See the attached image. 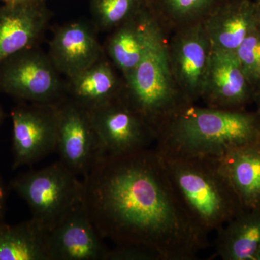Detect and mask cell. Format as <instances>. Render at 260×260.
<instances>
[{
	"label": "cell",
	"mask_w": 260,
	"mask_h": 260,
	"mask_svg": "<svg viewBox=\"0 0 260 260\" xmlns=\"http://www.w3.org/2000/svg\"><path fill=\"white\" fill-rule=\"evenodd\" d=\"M84 208L99 235L147 246L162 260H193L209 246L172 184L160 154L148 148L104 155L83 177Z\"/></svg>",
	"instance_id": "1"
},
{
	"label": "cell",
	"mask_w": 260,
	"mask_h": 260,
	"mask_svg": "<svg viewBox=\"0 0 260 260\" xmlns=\"http://www.w3.org/2000/svg\"><path fill=\"white\" fill-rule=\"evenodd\" d=\"M260 143V113L189 104L157 133L160 151L220 158L232 149Z\"/></svg>",
	"instance_id": "2"
},
{
	"label": "cell",
	"mask_w": 260,
	"mask_h": 260,
	"mask_svg": "<svg viewBox=\"0 0 260 260\" xmlns=\"http://www.w3.org/2000/svg\"><path fill=\"white\" fill-rule=\"evenodd\" d=\"M157 150L178 198L203 232L218 230L244 209L218 158Z\"/></svg>",
	"instance_id": "3"
},
{
	"label": "cell",
	"mask_w": 260,
	"mask_h": 260,
	"mask_svg": "<svg viewBox=\"0 0 260 260\" xmlns=\"http://www.w3.org/2000/svg\"><path fill=\"white\" fill-rule=\"evenodd\" d=\"M124 80L121 97L156 133L171 118L189 105L171 70L167 35L154 44Z\"/></svg>",
	"instance_id": "4"
},
{
	"label": "cell",
	"mask_w": 260,
	"mask_h": 260,
	"mask_svg": "<svg viewBox=\"0 0 260 260\" xmlns=\"http://www.w3.org/2000/svg\"><path fill=\"white\" fill-rule=\"evenodd\" d=\"M10 186L26 202L31 218L46 233L83 203V179L60 160L20 174Z\"/></svg>",
	"instance_id": "5"
},
{
	"label": "cell",
	"mask_w": 260,
	"mask_h": 260,
	"mask_svg": "<svg viewBox=\"0 0 260 260\" xmlns=\"http://www.w3.org/2000/svg\"><path fill=\"white\" fill-rule=\"evenodd\" d=\"M60 75L49 54L30 48L0 63V90L21 102L57 104L65 97Z\"/></svg>",
	"instance_id": "6"
},
{
	"label": "cell",
	"mask_w": 260,
	"mask_h": 260,
	"mask_svg": "<svg viewBox=\"0 0 260 260\" xmlns=\"http://www.w3.org/2000/svg\"><path fill=\"white\" fill-rule=\"evenodd\" d=\"M88 112L104 155H129L156 142L155 130L121 97Z\"/></svg>",
	"instance_id": "7"
},
{
	"label": "cell",
	"mask_w": 260,
	"mask_h": 260,
	"mask_svg": "<svg viewBox=\"0 0 260 260\" xmlns=\"http://www.w3.org/2000/svg\"><path fill=\"white\" fill-rule=\"evenodd\" d=\"M169 64L178 87L189 104L201 99L213 47L203 23L177 29L167 39Z\"/></svg>",
	"instance_id": "8"
},
{
	"label": "cell",
	"mask_w": 260,
	"mask_h": 260,
	"mask_svg": "<svg viewBox=\"0 0 260 260\" xmlns=\"http://www.w3.org/2000/svg\"><path fill=\"white\" fill-rule=\"evenodd\" d=\"M13 169L39 161L56 150L57 104L22 102L11 112Z\"/></svg>",
	"instance_id": "9"
},
{
	"label": "cell",
	"mask_w": 260,
	"mask_h": 260,
	"mask_svg": "<svg viewBox=\"0 0 260 260\" xmlns=\"http://www.w3.org/2000/svg\"><path fill=\"white\" fill-rule=\"evenodd\" d=\"M55 151L63 164L83 177L104 156L88 111L66 97L57 103Z\"/></svg>",
	"instance_id": "10"
},
{
	"label": "cell",
	"mask_w": 260,
	"mask_h": 260,
	"mask_svg": "<svg viewBox=\"0 0 260 260\" xmlns=\"http://www.w3.org/2000/svg\"><path fill=\"white\" fill-rule=\"evenodd\" d=\"M254 92L234 51L213 49L200 99L205 106L242 110L254 102Z\"/></svg>",
	"instance_id": "11"
},
{
	"label": "cell",
	"mask_w": 260,
	"mask_h": 260,
	"mask_svg": "<svg viewBox=\"0 0 260 260\" xmlns=\"http://www.w3.org/2000/svg\"><path fill=\"white\" fill-rule=\"evenodd\" d=\"M103 240L82 203L46 233L48 260H107Z\"/></svg>",
	"instance_id": "12"
},
{
	"label": "cell",
	"mask_w": 260,
	"mask_h": 260,
	"mask_svg": "<svg viewBox=\"0 0 260 260\" xmlns=\"http://www.w3.org/2000/svg\"><path fill=\"white\" fill-rule=\"evenodd\" d=\"M46 0H18L0 5V63L37 47L50 20Z\"/></svg>",
	"instance_id": "13"
},
{
	"label": "cell",
	"mask_w": 260,
	"mask_h": 260,
	"mask_svg": "<svg viewBox=\"0 0 260 260\" xmlns=\"http://www.w3.org/2000/svg\"><path fill=\"white\" fill-rule=\"evenodd\" d=\"M164 35L167 34L147 3L134 16L111 32L104 51L124 79Z\"/></svg>",
	"instance_id": "14"
},
{
	"label": "cell",
	"mask_w": 260,
	"mask_h": 260,
	"mask_svg": "<svg viewBox=\"0 0 260 260\" xmlns=\"http://www.w3.org/2000/svg\"><path fill=\"white\" fill-rule=\"evenodd\" d=\"M104 54L95 30L83 21L71 22L56 28L48 53L56 69L67 78L95 64Z\"/></svg>",
	"instance_id": "15"
},
{
	"label": "cell",
	"mask_w": 260,
	"mask_h": 260,
	"mask_svg": "<svg viewBox=\"0 0 260 260\" xmlns=\"http://www.w3.org/2000/svg\"><path fill=\"white\" fill-rule=\"evenodd\" d=\"M124 88V78L118 75L110 61L103 57L68 78L65 97L90 111L119 99Z\"/></svg>",
	"instance_id": "16"
},
{
	"label": "cell",
	"mask_w": 260,
	"mask_h": 260,
	"mask_svg": "<svg viewBox=\"0 0 260 260\" xmlns=\"http://www.w3.org/2000/svg\"><path fill=\"white\" fill-rule=\"evenodd\" d=\"M203 25L213 49L234 51L256 28L253 0H224Z\"/></svg>",
	"instance_id": "17"
},
{
	"label": "cell",
	"mask_w": 260,
	"mask_h": 260,
	"mask_svg": "<svg viewBox=\"0 0 260 260\" xmlns=\"http://www.w3.org/2000/svg\"><path fill=\"white\" fill-rule=\"evenodd\" d=\"M218 159L243 208H259L260 143L232 149Z\"/></svg>",
	"instance_id": "18"
},
{
	"label": "cell",
	"mask_w": 260,
	"mask_h": 260,
	"mask_svg": "<svg viewBox=\"0 0 260 260\" xmlns=\"http://www.w3.org/2000/svg\"><path fill=\"white\" fill-rule=\"evenodd\" d=\"M216 232L215 256L223 260H254L260 244V208L241 210Z\"/></svg>",
	"instance_id": "19"
},
{
	"label": "cell",
	"mask_w": 260,
	"mask_h": 260,
	"mask_svg": "<svg viewBox=\"0 0 260 260\" xmlns=\"http://www.w3.org/2000/svg\"><path fill=\"white\" fill-rule=\"evenodd\" d=\"M46 232L32 218L0 224V260H48Z\"/></svg>",
	"instance_id": "20"
},
{
	"label": "cell",
	"mask_w": 260,
	"mask_h": 260,
	"mask_svg": "<svg viewBox=\"0 0 260 260\" xmlns=\"http://www.w3.org/2000/svg\"><path fill=\"white\" fill-rule=\"evenodd\" d=\"M159 25L167 34L203 23L224 0H147Z\"/></svg>",
	"instance_id": "21"
},
{
	"label": "cell",
	"mask_w": 260,
	"mask_h": 260,
	"mask_svg": "<svg viewBox=\"0 0 260 260\" xmlns=\"http://www.w3.org/2000/svg\"><path fill=\"white\" fill-rule=\"evenodd\" d=\"M147 3V0H90L95 28L112 32L134 16Z\"/></svg>",
	"instance_id": "22"
},
{
	"label": "cell",
	"mask_w": 260,
	"mask_h": 260,
	"mask_svg": "<svg viewBox=\"0 0 260 260\" xmlns=\"http://www.w3.org/2000/svg\"><path fill=\"white\" fill-rule=\"evenodd\" d=\"M254 90L260 85V30L256 27L234 51Z\"/></svg>",
	"instance_id": "23"
},
{
	"label": "cell",
	"mask_w": 260,
	"mask_h": 260,
	"mask_svg": "<svg viewBox=\"0 0 260 260\" xmlns=\"http://www.w3.org/2000/svg\"><path fill=\"white\" fill-rule=\"evenodd\" d=\"M107 260H162L153 249L137 244H115L109 249Z\"/></svg>",
	"instance_id": "24"
},
{
	"label": "cell",
	"mask_w": 260,
	"mask_h": 260,
	"mask_svg": "<svg viewBox=\"0 0 260 260\" xmlns=\"http://www.w3.org/2000/svg\"><path fill=\"white\" fill-rule=\"evenodd\" d=\"M6 206V192L3 181L0 177V224L4 223V216Z\"/></svg>",
	"instance_id": "25"
},
{
	"label": "cell",
	"mask_w": 260,
	"mask_h": 260,
	"mask_svg": "<svg viewBox=\"0 0 260 260\" xmlns=\"http://www.w3.org/2000/svg\"><path fill=\"white\" fill-rule=\"evenodd\" d=\"M253 2H254L256 27L260 30V0H253Z\"/></svg>",
	"instance_id": "26"
},
{
	"label": "cell",
	"mask_w": 260,
	"mask_h": 260,
	"mask_svg": "<svg viewBox=\"0 0 260 260\" xmlns=\"http://www.w3.org/2000/svg\"><path fill=\"white\" fill-rule=\"evenodd\" d=\"M254 102H255L257 107V112L260 113V85L254 92Z\"/></svg>",
	"instance_id": "27"
},
{
	"label": "cell",
	"mask_w": 260,
	"mask_h": 260,
	"mask_svg": "<svg viewBox=\"0 0 260 260\" xmlns=\"http://www.w3.org/2000/svg\"><path fill=\"white\" fill-rule=\"evenodd\" d=\"M254 260H260V244L256 249L255 254H254Z\"/></svg>",
	"instance_id": "28"
},
{
	"label": "cell",
	"mask_w": 260,
	"mask_h": 260,
	"mask_svg": "<svg viewBox=\"0 0 260 260\" xmlns=\"http://www.w3.org/2000/svg\"><path fill=\"white\" fill-rule=\"evenodd\" d=\"M3 119H4V112H3L1 105H0V126H1L2 123H3Z\"/></svg>",
	"instance_id": "29"
},
{
	"label": "cell",
	"mask_w": 260,
	"mask_h": 260,
	"mask_svg": "<svg viewBox=\"0 0 260 260\" xmlns=\"http://www.w3.org/2000/svg\"><path fill=\"white\" fill-rule=\"evenodd\" d=\"M4 3H11V2L18 1V0H3Z\"/></svg>",
	"instance_id": "30"
}]
</instances>
